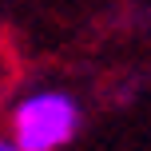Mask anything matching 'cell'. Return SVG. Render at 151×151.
Instances as JSON below:
<instances>
[{"label": "cell", "mask_w": 151, "mask_h": 151, "mask_svg": "<svg viewBox=\"0 0 151 151\" xmlns=\"http://www.w3.org/2000/svg\"><path fill=\"white\" fill-rule=\"evenodd\" d=\"M80 127V104L60 88L28 91L12 107V139L20 151H60Z\"/></svg>", "instance_id": "1"}, {"label": "cell", "mask_w": 151, "mask_h": 151, "mask_svg": "<svg viewBox=\"0 0 151 151\" xmlns=\"http://www.w3.org/2000/svg\"><path fill=\"white\" fill-rule=\"evenodd\" d=\"M0 151H20V147H16V139H4V135H0Z\"/></svg>", "instance_id": "2"}, {"label": "cell", "mask_w": 151, "mask_h": 151, "mask_svg": "<svg viewBox=\"0 0 151 151\" xmlns=\"http://www.w3.org/2000/svg\"><path fill=\"white\" fill-rule=\"evenodd\" d=\"M0 68H4V56H0ZM4 88H8V72H0V96H4Z\"/></svg>", "instance_id": "3"}]
</instances>
